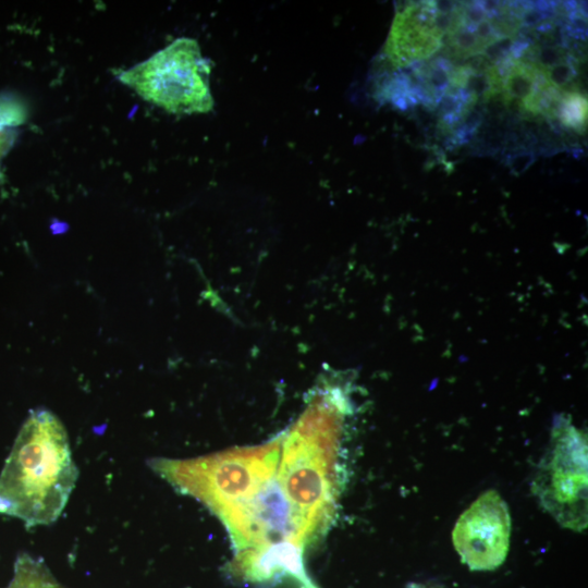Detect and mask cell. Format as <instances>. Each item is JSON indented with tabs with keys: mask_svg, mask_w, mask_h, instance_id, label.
I'll return each instance as SVG.
<instances>
[{
	"mask_svg": "<svg viewBox=\"0 0 588 588\" xmlns=\"http://www.w3.org/2000/svg\"><path fill=\"white\" fill-rule=\"evenodd\" d=\"M77 475L61 421L49 411L32 412L0 474V514L21 519L28 528L52 524Z\"/></svg>",
	"mask_w": 588,
	"mask_h": 588,
	"instance_id": "6da1fadb",
	"label": "cell"
},
{
	"mask_svg": "<svg viewBox=\"0 0 588 588\" xmlns=\"http://www.w3.org/2000/svg\"><path fill=\"white\" fill-rule=\"evenodd\" d=\"M336 444L296 433L284 442L277 470L280 488L311 541L328 524L339 488Z\"/></svg>",
	"mask_w": 588,
	"mask_h": 588,
	"instance_id": "7a4b0ae2",
	"label": "cell"
},
{
	"mask_svg": "<svg viewBox=\"0 0 588 588\" xmlns=\"http://www.w3.org/2000/svg\"><path fill=\"white\" fill-rule=\"evenodd\" d=\"M210 64L193 38L182 37L147 60L122 71L119 79L144 100L176 114L206 113L213 108Z\"/></svg>",
	"mask_w": 588,
	"mask_h": 588,
	"instance_id": "3957f363",
	"label": "cell"
},
{
	"mask_svg": "<svg viewBox=\"0 0 588 588\" xmlns=\"http://www.w3.org/2000/svg\"><path fill=\"white\" fill-rule=\"evenodd\" d=\"M542 506L564 527L587 525V443L571 425L555 427L534 483Z\"/></svg>",
	"mask_w": 588,
	"mask_h": 588,
	"instance_id": "277c9868",
	"label": "cell"
},
{
	"mask_svg": "<svg viewBox=\"0 0 588 588\" xmlns=\"http://www.w3.org/2000/svg\"><path fill=\"white\" fill-rule=\"evenodd\" d=\"M511 518L501 495L489 490L460 516L453 544L461 560L473 571H492L505 560L510 546Z\"/></svg>",
	"mask_w": 588,
	"mask_h": 588,
	"instance_id": "5b68a950",
	"label": "cell"
},
{
	"mask_svg": "<svg viewBox=\"0 0 588 588\" xmlns=\"http://www.w3.org/2000/svg\"><path fill=\"white\" fill-rule=\"evenodd\" d=\"M434 17V2L412 4L397 12L385 45L392 63L404 66L440 48L443 35L437 29Z\"/></svg>",
	"mask_w": 588,
	"mask_h": 588,
	"instance_id": "8992f818",
	"label": "cell"
},
{
	"mask_svg": "<svg viewBox=\"0 0 588 588\" xmlns=\"http://www.w3.org/2000/svg\"><path fill=\"white\" fill-rule=\"evenodd\" d=\"M502 81L506 102L517 100L523 103L537 90L549 85L537 65L517 59L511 62Z\"/></svg>",
	"mask_w": 588,
	"mask_h": 588,
	"instance_id": "52a82bcc",
	"label": "cell"
},
{
	"mask_svg": "<svg viewBox=\"0 0 588 588\" xmlns=\"http://www.w3.org/2000/svg\"><path fill=\"white\" fill-rule=\"evenodd\" d=\"M7 588H63L40 559L21 554L14 564V576Z\"/></svg>",
	"mask_w": 588,
	"mask_h": 588,
	"instance_id": "ba28073f",
	"label": "cell"
},
{
	"mask_svg": "<svg viewBox=\"0 0 588 588\" xmlns=\"http://www.w3.org/2000/svg\"><path fill=\"white\" fill-rule=\"evenodd\" d=\"M556 119L569 128L583 133L587 123V99L578 91H562Z\"/></svg>",
	"mask_w": 588,
	"mask_h": 588,
	"instance_id": "9c48e42d",
	"label": "cell"
},
{
	"mask_svg": "<svg viewBox=\"0 0 588 588\" xmlns=\"http://www.w3.org/2000/svg\"><path fill=\"white\" fill-rule=\"evenodd\" d=\"M24 119V109L19 101L0 97V164L12 146L15 136L13 127L20 125Z\"/></svg>",
	"mask_w": 588,
	"mask_h": 588,
	"instance_id": "30bf717a",
	"label": "cell"
},
{
	"mask_svg": "<svg viewBox=\"0 0 588 588\" xmlns=\"http://www.w3.org/2000/svg\"><path fill=\"white\" fill-rule=\"evenodd\" d=\"M575 63V58L571 56L568 60L541 71L549 85L564 91L577 74Z\"/></svg>",
	"mask_w": 588,
	"mask_h": 588,
	"instance_id": "8fae6325",
	"label": "cell"
},
{
	"mask_svg": "<svg viewBox=\"0 0 588 588\" xmlns=\"http://www.w3.org/2000/svg\"><path fill=\"white\" fill-rule=\"evenodd\" d=\"M536 157L531 151L517 152L507 159V166L515 174L525 172L535 161Z\"/></svg>",
	"mask_w": 588,
	"mask_h": 588,
	"instance_id": "7c38bea8",
	"label": "cell"
},
{
	"mask_svg": "<svg viewBox=\"0 0 588 588\" xmlns=\"http://www.w3.org/2000/svg\"><path fill=\"white\" fill-rule=\"evenodd\" d=\"M407 588H430V587H427V586H425V585H417V584H414V585L408 586Z\"/></svg>",
	"mask_w": 588,
	"mask_h": 588,
	"instance_id": "4fadbf2b",
	"label": "cell"
}]
</instances>
